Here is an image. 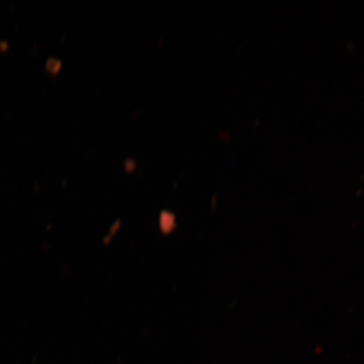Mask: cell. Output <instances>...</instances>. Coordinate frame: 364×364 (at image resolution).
<instances>
[{
  "label": "cell",
  "mask_w": 364,
  "mask_h": 364,
  "mask_svg": "<svg viewBox=\"0 0 364 364\" xmlns=\"http://www.w3.org/2000/svg\"><path fill=\"white\" fill-rule=\"evenodd\" d=\"M177 227V218L172 210H163L158 217V228L163 235L171 234Z\"/></svg>",
  "instance_id": "cell-1"
},
{
  "label": "cell",
  "mask_w": 364,
  "mask_h": 364,
  "mask_svg": "<svg viewBox=\"0 0 364 364\" xmlns=\"http://www.w3.org/2000/svg\"><path fill=\"white\" fill-rule=\"evenodd\" d=\"M122 222L121 220H117L116 222L112 224V226L109 228V232L105 235L104 238V244H109L112 241V239L116 237L117 232L121 229Z\"/></svg>",
  "instance_id": "cell-2"
},
{
  "label": "cell",
  "mask_w": 364,
  "mask_h": 364,
  "mask_svg": "<svg viewBox=\"0 0 364 364\" xmlns=\"http://www.w3.org/2000/svg\"><path fill=\"white\" fill-rule=\"evenodd\" d=\"M124 166L127 171H133L136 167V161L134 159H127L124 163Z\"/></svg>",
  "instance_id": "cell-4"
},
{
  "label": "cell",
  "mask_w": 364,
  "mask_h": 364,
  "mask_svg": "<svg viewBox=\"0 0 364 364\" xmlns=\"http://www.w3.org/2000/svg\"><path fill=\"white\" fill-rule=\"evenodd\" d=\"M60 67H61V62L58 59L51 58L48 60L47 68L50 71L57 72L59 70Z\"/></svg>",
  "instance_id": "cell-3"
}]
</instances>
